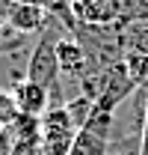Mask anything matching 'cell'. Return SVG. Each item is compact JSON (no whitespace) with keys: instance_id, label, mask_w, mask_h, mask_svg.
<instances>
[{"instance_id":"3957f363","label":"cell","mask_w":148,"mask_h":155,"mask_svg":"<svg viewBox=\"0 0 148 155\" xmlns=\"http://www.w3.org/2000/svg\"><path fill=\"white\" fill-rule=\"evenodd\" d=\"M12 96H15V101H18V110L27 114V116H42L48 107H51V90L42 87V84H36V81H30V78L15 81Z\"/></svg>"},{"instance_id":"30bf717a","label":"cell","mask_w":148,"mask_h":155,"mask_svg":"<svg viewBox=\"0 0 148 155\" xmlns=\"http://www.w3.org/2000/svg\"><path fill=\"white\" fill-rule=\"evenodd\" d=\"M18 101L9 90H0V128H9L15 119H18Z\"/></svg>"},{"instance_id":"9c48e42d","label":"cell","mask_w":148,"mask_h":155,"mask_svg":"<svg viewBox=\"0 0 148 155\" xmlns=\"http://www.w3.org/2000/svg\"><path fill=\"white\" fill-rule=\"evenodd\" d=\"M65 107H68V116H71V122H74V128H83L86 125V119H89V114H92V107H95V101L89 96H80L71 98V101H65Z\"/></svg>"},{"instance_id":"5b68a950","label":"cell","mask_w":148,"mask_h":155,"mask_svg":"<svg viewBox=\"0 0 148 155\" xmlns=\"http://www.w3.org/2000/svg\"><path fill=\"white\" fill-rule=\"evenodd\" d=\"M107 146H110V134L83 125V128H77L68 155H107Z\"/></svg>"},{"instance_id":"277c9868","label":"cell","mask_w":148,"mask_h":155,"mask_svg":"<svg viewBox=\"0 0 148 155\" xmlns=\"http://www.w3.org/2000/svg\"><path fill=\"white\" fill-rule=\"evenodd\" d=\"M56 60H59V75L65 78H77L83 81L86 72H89V63H86V51L83 45L71 36H62L56 42Z\"/></svg>"},{"instance_id":"8992f818","label":"cell","mask_w":148,"mask_h":155,"mask_svg":"<svg viewBox=\"0 0 148 155\" xmlns=\"http://www.w3.org/2000/svg\"><path fill=\"white\" fill-rule=\"evenodd\" d=\"M110 18L116 27L148 18V0H110Z\"/></svg>"},{"instance_id":"8fae6325","label":"cell","mask_w":148,"mask_h":155,"mask_svg":"<svg viewBox=\"0 0 148 155\" xmlns=\"http://www.w3.org/2000/svg\"><path fill=\"white\" fill-rule=\"evenodd\" d=\"M12 155H45L42 137H39V140H27V143H15V146H12Z\"/></svg>"},{"instance_id":"4fadbf2b","label":"cell","mask_w":148,"mask_h":155,"mask_svg":"<svg viewBox=\"0 0 148 155\" xmlns=\"http://www.w3.org/2000/svg\"><path fill=\"white\" fill-rule=\"evenodd\" d=\"M3 39H6V30H3V24H0V42H3Z\"/></svg>"},{"instance_id":"52a82bcc","label":"cell","mask_w":148,"mask_h":155,"mask_svg":"<svg viewBox=\"0 0 148 155\" xmlns=\"http://www.w3.org/2000/svg\"><path fill=\"white\" fill-rule=\"evenodd\" d=\"M119 30H122V48H125V54H142V57H148V18L125 24Z\"/></svg>"},{"instance_id":"7a4b0ae2","label":"cell","mask_w":148,"mask_h":155,"mask_svg":"<svg viewBox=\"0 0 148 155\" xmlns=\"http://www.w3.org/2000/svg\"><path fill=\"white\" fill-rule=\"evenodd\" d=\"M6 24L9 30L24 33V36H33L42 33L45 24H48V9L42 6V0H12L6 3Z\"/></svg>"},{"instance_id":"7c38bea8","label":"cell","mask_w":148,"mask_h":155,"mask_svg":"<svg viewBox=\"0 0 148 155\" xmlns=\"http://www.w3.org/2000/svg\"><path fill=\"white\" fill-rule=\"evenodd\" d=\"M12 146H15V140L9 134V128H0V155H12Z\"/></svg>"},{"instance_id":"6da1fadb","label":"cell","mask_w":148,"mask_h":155,"mask_svg":"<svg viewBox=\"0 0 148 155\" xmlns=\"http://www.w3.org/2000/svg\"><path fill=\"white\" fill-rule=\"evenodd\" d=\"M62 36L54 33V18L48 15V24L39 33V42L30 51L27 75H24V78H30V81H36V84L51 90V104H65L62 101V87H59V60H56V42Z\"/></svg>"},{"instance_id":"ba28073f","label":"cell","mask_w":148,"mask_h":155,"mask_svg":"<svg viewBox=\"0 0 148 155\" xmlns=\"http://www.w3.org/2000/svg\"><path fill=\"white\" fill-rule=\"evenodd\" d=\"M9 134L15 143H27V140H39L42 137V116H27L18 114V119L9 125Z\"/></svg>"}]
</instances>
